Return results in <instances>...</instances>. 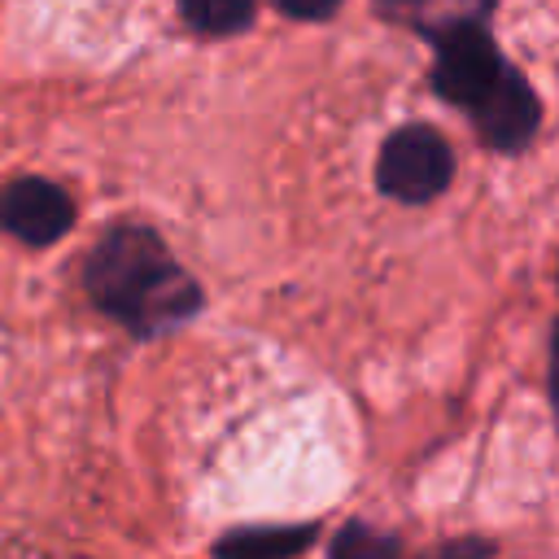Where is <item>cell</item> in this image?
<instances>
[{
  "label": "cell",
  "instance_id": "cell-1",
  "mask_svg": "<svg viewBox=\"0 0 559 559\" xmlns=\"http://www.w3.org/2000/svg\"><path fill=\"white\" fill-rule=\"evenodd\" d=\"M87 293L140 336H157L201 306V288L166 253L157 231L122 223L87 258Z\"/></svg>",
  "mask_w": 559,
  "mask_h": 559
},
{
  "label": "cell",
  "instance_id": "cell-2",
  "mask_svg": "<svg viewBox=\"0 0 559 559\" xmlns=\"http://www.w3.org/2000/svg\"><path fill=\"white\" fill-rule=\"evenodd\" d=\"M450 144L432 127H402L380 148L376 183L397 201H432L450 183Z\"/></svg>",
  "mask_w": 559,
  "mask_h": 559
},
{
  "label": "cell",
  "instance_id": "cell-3",
  "mask_svg": "<svg viewBox=\"0 0 559 559\" xmlns=\"http://www.w3.org/2000/svg\"><path fill=\"white\" fill-rule=\"evenodd\" d=\"M502 74V57L489 39V31L480 22H454L441 39H437V92L454 105L476 109V100L493 87V79Z\"/></svg>",
  "mask_w": 559,
  "mask_h": 559
},
{
  "label": "cell",
  "instance_id": "cell-4",
  "mask_svg": "<svg viewBox=\"0 0 559 559\" xmlns=\"http://www.w3.org/2000/svg\"><path fill=\"white\" fill-rule=\"evenodd\" d=\"M74 210L48 179H17L0 192V227L26 245H52L70 227Z\"/></svg>",
  "mask_w": 559,
  "mask_h": 559
},
{
  "label": "cell",
  "instance_id": "cell-5",
  "mask_svg": "<svg viewBox=\"0 0 559 559\" xmlns=\"http://www.w3.org/2000/svg\"><path fill=\"white\" fill-rule=\"evenodd\" d=\"M472 114H476L480 135H485L493 148H502V153L528 144L533 131H537V96H533V87L524 83V74H515L511 66H502V74H498L493 87L476 100Z\"/></svg>",
  "mask_w": 559,
  "mask_h": 559
},
{
  "label": "cell",
  "instance_id": "cell-6",
  "mask_svg": "<svg viewBox=\"0 0 559 559\" xmlns=\"http://www.w3.org/2000/svg\"><path fill=\"white\" fill-rule=\"evenodd\" d=\"M314 542L310 524L297 528H245L218 542V559H288Z\"/></svg>",
  "mask_w": 559,
  "mask_h": 559
},
{
  "label": "cell",
  "instance_id": "cell-7",
  "mask_svg": "<svg viewBox=\"0 0 559 559\" xmlns=\"http://www.w3.org/2000/svg\"><path fill=\"white\" fill-rule=\"evenodd\" d=\"M188 26L205 31V35H231L245 31L253 17V0H179Z\"/></svg>",
  "mask_w": 559,
  "mask_h": 559
},
{
  "label": "cell",
  "instance_id": "cell-8",
  "mask_svg": "<svg viewBox=\"0 0 559 559\" xmlns=\"http://www.w3.org/2000/svg\"><path fill=\"white\" fill-rule=\"evenodd\" d=\"M332 559H397V542L367 528V524H349L336 533Z\"/></svg>",
  "mask_w": 559,
  "mask_h": 559
},
{
  "label": "cell",
  "instance_id": "cell-9",
  "mask_svg": "<svg viewBox=\"0 0 559 559\" xmlns=\"http://www.w3.org/2000/svg\"><path fill=\"white\" fill-rule=\"evenodd\" d=\"M275 4H280L288 17H306V22H310V17H328L341 0H275Z\"/></svg>",
  "mask_w": 559,
  "mask_h": 559
},
{
  "label": "cell",
  "instance_id": "cell-10",
  "mask_svg": "<svg viewBox=\"0 0 559 559\" xmlns=\"http://www.w3.org/2000/svg\"><path fill=\"white\" fill-rule=\"evenodd\" d=\"M389 9H415V4H424V0H384Z\"/></svg>",
  "mask_w": 559,
  "mask_h": 559
}]
</instances>
